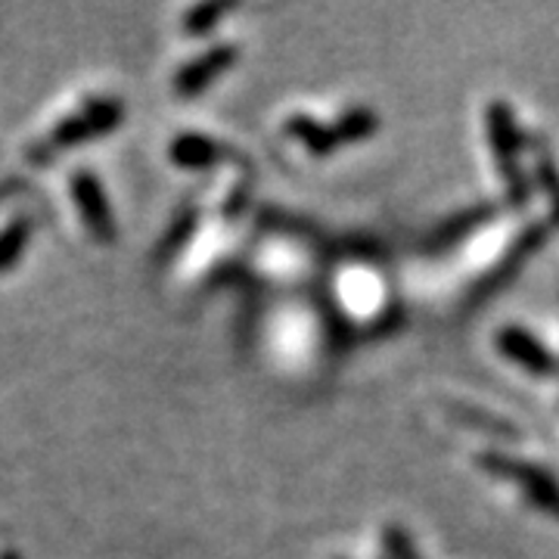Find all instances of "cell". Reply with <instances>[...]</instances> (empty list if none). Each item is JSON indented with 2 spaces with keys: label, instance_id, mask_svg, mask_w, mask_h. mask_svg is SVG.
<instances>
[{
  "label": "cell",
  "instance_id": "cell-1",
  "mask_svg": "<svg viewBox=\"0 0 559 559\" xmlns=\"http://www.w3.org/2000/svg\"><path fill=\"white\" fill-rule=\"evenodd\" d=\"M289 134L293 138H299L311 153H330L333 146H340V143H348V140H360V138H370L373 131H377V116L373 112H367V109H355V112H348L340 124H333V128H326V124H318V121L311 119H289Z\"/></svg>",
  "mask_w": 559,
  "mask_h": 559
},
{
  "label": "cell",
  "instance_id": "cell-2",
  "mask_svg": "<svg viewBox=\"0 0 559 559\" xmlns=\"http://www.w3.org/2000/svg\"><path fill=\"white\" fill-rule=\"evenodd\" d=\"M481 466H488L495 476H503V479H513L516 485H522V491L528 495L532 503H538L540 510L559 516V481L550 479L540 466H532V463H522V460L513 457H498V454L481 457Z\"/></svg>",
  "mask_w": 559,
  "mask_h": 559
},
{
  "label": "cell",
  "instance_id": "cell-3",
  "mask_svg": "<svg viewBox=\"0 0 559 559\" xmlns=\"http://www.w3.org/2000/svg\"><path fill=\"white\" fill-rule=\"evenodd\" d=\"M488 131H491V143H495V159L500 165V175L507 180V187H513V193L522 197V178H520V134H516V121L513 112L495 103L488 109Z\"/></svg>",
  "mask_w": 559,
  "mask_h": 559
},
{
  "label": "cell",
  "instance_id": "cell-4",
  "mask_svg": "<svg viewBox=\"0 0 559 559\" xmlns=\"http://www.w3.org/2000/svg\"><path fill=\"white\" fill-rule=\"evenodd\" d=\"M121 116V106L116 100H103V103H91L87 109H81L79 116H72V119H66L50 134V138L44 140V150H40L38 156L44 153H50V150H60L66 143H75V140L84 138H94V134H100V131H109V128H116V121Z\"/></svg>",
  "mask_w": 559,
  "mask_h": 559
},
{
  "label": "cell",
  "instance_id": "cell-5",
  "mask_svg": "<svg viewBox=\"0 0 559 559\" xmlns=\"http://www.w3.org/2000/svg\"><path fill=\"white\" fill-rule=\"evenodd\" d=\"M72 193H75V202H79L81 215L87 221V227L100 237V240H109L112 237V215H109V205H106V197H103L100 183L91 171H75L72 178Z\"/></svg>",
  "mask_w": 559,
  "mask_h": 559
},
{
  "label": "cell",
  "instance_id": "cell-6",
  "mask_svg": "<svg viewBox=\"0 0 559 559\" xmlns=\"http://www.w3.org/2000/svg\"><path fill=\"white\" fill-rule=\"evenodd\" d=\"M234 60H237V50L230 44H221L215 50L202 53L200 60L187 62L178 72V79H175L178 94H197V91H202L209 81L218 79V72H224Z\"/></svg>",
  "mask_w": 559,
  "mask_h": 559
},
{
  "label": "cell",
  "instance_id": "cell-7",
  "mask_svg": "<svg viewBox=\"0 0 559 559\" xmlns=\"http://www.w3.org/2000/svg\"><path fill=\"white\" fill-rule=\"evenodd\" d=\"M498 345L507 358H513L516 364H522L525 370H532V373H540V377H544V373L554 370V358L547 355V348H544L535 336H528L525 330H520V326L503 330L498 336Z\"/></svg>",
  "mask_w": 559,
  "mask_h": 559
},
{
  "label": "cell",
  "instance_id": "cell-8",
  "mask_svg": "<svg viewBox=\"0 0 559 559\" xmlns=\"http://www.w3.org/2000/svg\"><path fill=\"white\" fill-rule=\"evenodd\" d=\"M171 159L183 168H205V165L221 159V146L215 140L202 138V134H180L171 143Z\"/></svg>",
  "mask_w": 559,
  "mask_h": 559
},
{
  "label": "cell",
  "instance_id": "cell-9",
  "mask_svg": "<svg viewBox=\"0 0 559 559\" xmlns=\"http://www.w3.org/2000/svg\"><path fill=\"white\" fill-rule=\"evenodd\" d=\"M28 234H32V224L28 218H16L7 224V230L0 234V271L3 267H10L13 261L22 255V246L28 240Z\"/></svg>",
  "mask_w": 559,
  "mask_h": 559
},
{
  "label": "cell",
  "instance_id": "cell-10",
  "mask_svg": "<svg viewBox=\"0 0 559 559\" xmlns=\"http://www.w3.org/2000/svg\"><path fill=\"white\" fill-rule=\"evenodd\" d=\"M227 10H230L227 3H202V7L190 10V13L183 16V28H187V32H209Z\"/></svg>",
  "mask_w": 559,
  "mask_h": 559
},
{
  "label": "cell",
  "instance_id": "cell-11",
  "mask_svg": "<svg viewBox=\"0 0 559 559\" xmlns=\"http://www.w3.org/2000/svg\"><path fill=\"white\" fill-rule=\"evenodd\" d=\"M385 540H389V554H392V559H419L417 554L411 550V544H407V538H404L401 532H389Z\"/></svg>",
  "mask_w": 559,
  "mask_h": 559
}]
</instances>
